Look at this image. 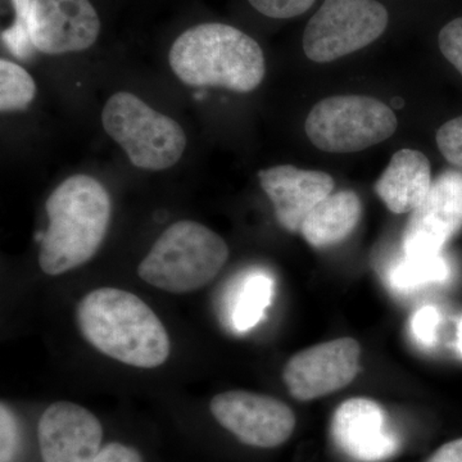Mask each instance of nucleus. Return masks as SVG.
<instances>
[{
    "instance_id": "nucleus-24",
    "label": "nucleus",
    "mask_w": 462,
    "mask_h": 462,
    "mask_svg": "<svg viewBox=\"0 0 462 462\" xmlns=\"http://www.w3.org/2000/svg\"><path fill=\"white\" fill-rule=\"evenodd\" d=\"M249 5L263 16L270 18H293L305 14L315 0H248Z\"/></svg>"
},
{
    "instance_id": "nucleus-14",
    "label": "nucleus",
    "mask_w": 462,
    "mask_h": 462,
    "mask_svg": "<svg viewBox=\"0 0 462 462\" xmlns=\"http://www.w3.org/2000/svg\"><path fill=\"white\" fill-rule=\"evenodd\" d=\"M258 178L273 202L276 220L291 233L300 231L310 212L328 199L336 187L329 173L291 165L263 170L258 172Z\"/></svg>"
},
{
    "instance_id": "nucleus-21",
    "label": "nucleus",
    "mask_w": 462,
    "mask_h": 462,
    "mask_svg": "<svg viewBox=\"0 0 462 462\" xmlns=\"http://www.w3.org/2000/svg\"><path fill=\"white\" fill-rule=\"evenodd\" d=\"M437 144L449 163L462 169V116L448 121L438 130Z\"/></svg>"
},
{
    "instance_id": "nucleus-13",
    "label": "nucleus",
    "mask_w": 462,
    "mask_h": 462,
    "mask_svg": "<svg viewBox=\"0 0 462 462\" xmlns=\"http://www.w3.org/2000/svg\"><path fill=\"white\" fill-rule=\"evenodd\" d=\"M42 462H94L103 428L98 419L72 402L51 404L38 427Z\"/></svg>"
},
{
    "instance_id": "nucleus-23",
    "label": "nucleus",
    "mask_w": 462,
    "mask_h": 462,
    "mask_svg": "<svg viewBox=\"0 0 462 462\" xmlns=\"http://www.w3.org/2000/svg\"><path fill=\"white\" fill-rule=\"evenodd\" d=\"M20 445V430L14 413L5 402L0 406V462H14Z\"/></svg>"
},
{
    "instance_id": "nucleus-2",
    "label": "nucleus",
    "mask_w": 462,
    "mask_h": 462,
    "mask_svg": "<svg viewBox=\"0 0 462 462\" xmlns=\"http://www.w3.org/2000/svg\"><path fill=\"white\" fill-rule=\"evenodd\" d=\"M50 225L39 236V264L56 276L94 257L111 218L108 191L96 179L74 175L54 189L45 205Z\"/></svg>"
},
{
    "instance_id": "nucleus-26",
    "label": "nucleus",
    "mask_w": 462,
    "mask_h": 462,
    "mask_svg": "<svg viewBox=\"0 0 462 462\" xmlns=\"http://www.w3.org/2000/svg\"><path fill=\"white\" fill-rule=\"evenodd\" d=\"M94 462H144L142 455L132 447L121 443H109L100 449Z\"/></svg>"
},
{
    "instance_id": "nucleus-6",
    "label": "nucleus",
    "mask_w": 462,
    "mask_h": 462,
    "mask_svg": "<svg viewBox=\"0 0 462 462\" xmlns=\"http://www.w3.org/2000/svg\"><path fill=\"white\" fill-rule=\"evenodd\" d=\"M397 129L394 112L382 100L365 96L322 99L307 116L312 144L328 153H354L387 141Z\"/></svg>"
},
{
    "instance_id": "nucleus-22",
    "label": "nucleus",
    "mask_w": 462,
    "mask_h": 462,
    "mask_svg": "<svg viewBox=\"0 0 462 462\" xmlns=\"http://www.w3.org/2000/svg\"><path fill=\"white\" fill-rule=\"evenodd\" d=\"M440 324L439 311L433 306H424L413 314L411 333L416 342L422 346H433L438 340V328Z\"/></svg>"
},
{
    "instance_id": "nucleus-18",
    "label": "nucleus",
    "mask_w": 462,
    "mask_h": 462,
    "mask_svg": "<svg viewBox=\"0 0 462 462\" xmlns=\"http://www.w3.org/2000/svg\"><path fill=\"white\" fill-rule=\"evenodd\" d=\"M448 263L442 254L430 256H404L389 269V287L397 293H411L416 289L447 281Z\"/></svg>"
},
{
    "instance_id": "nucleus-4",
    "label": "nucleus",
    "mask_w": 462,
    "mask_h": 462,
    "mask_svg": "<svg viewBox=\"0 0 462 462\" xmlns=\"http://www.w3.org/2000/svg\"><path fill=\"white\" fill-rule=\"evenodd\" d=\"M227 258L229 248L218 234L194 221H179L161 234L138 273L162 291L190 293L216 278Z\"/></svg>"
},
{
    "instance_id": "nucleus-5",
    "label": "nucleus",
    "mask_w": 462,
    "mask_h": 462,
    "mask_svg": "<svg viewBox=\"0 0 462 462\" xmlns=\"http://www.w3.org/2000/svg\"><path fill=\"white\" fill-rule=\"evenodd\" d=\"M102 124L139 169H170L180 161L187 147V135L180 125L127 91H118L108 99Z\"/></svg>"
},
{
    "instance_id": "nucleus-20",
    "label": "nucleus",
    "mask_w": 462,
    "mask_h": 462,
    "mask_svg": "<svg viewBox=\"0 0 462 462\" xmlns=\"http://www.w3.org/2000/svg\"><path fill=\"white\" fill-rule=\"evenodd\" d=\"M32 0H12L16 20L2 32V41L8 51L21 60H29L36 50L29 30V5Z\"/></svg>"
},
{
    "instance_id": "nucleus-8",
    "label": "nucleus",
    "mask_w": 462,
    "mask_h": 462,
    "mask_svg": "<svg viewBox=\"0 0 462 462\" xmlns=\"http://www.w3.org/2000/svg\"><path fill=\"white\" fill-rule=\"evenodd\" d=\"M209 409L221 427L245 445L258 448L282 446L296 428V416L291 407L263 394L225 392L212 398Z\"/></svg>"
},
{
    "instance_id": "nucleus-15",
    "label": "nucleus",
    "mask_w": 462,
    "mask_h": 462,
    "mask_svg": "<svg viewBox=\"0 0 462 462\" xmlns=\"http://www.w3.org/2000/svg\"><path fill=\"white\" fill-rule=\"evenodd\" d=\"M431 188L430 160L419 151L401 149L392 157L375 191L393 214H411Z\"/></svg>"
},
{
    "instance_id": "nucleus-12",
    "label": "nucleus",
    "mask_w": 462,
    "mask_h": 462,
    "mask_svg": "<svg viewBox=\"0 0 462 462\" xmlns=\"http://www.w3.org/2000/svg\"><path fill=\"white\" fill-rule=\"evenodd\" d=\"M331 437L343 454L357 462H382L400 448L384 410L369 398H352L340 404L331 420Z\"/></svg>"
},
{
    "instance_id": "nucleus-16",
    "label": "nucleus",
    "mask_w": 462,
    "mask_h": 462,
    "mask_svg": "<svg viewBox=\"0 0 462 462\" xmlns=\"http://www.w3.org/2000/svg\"><path fill=\"white\" fill-rule=\"evenodd\" d=\"M361 214L363 205L355 191L331 193L310 212L300 233L312 247H331L351 236Z\"/></svg>"
},
{
    "instance_id": "nucleus-7",
    "label": "nucleus",
    "mask_w": 462,
    "mask_h": 462,
    "mask_svg": "<svg viewBox=\"0 0 462 462\" xmlns=\"http://www.w3.org/2000/svg\"><path fill=\"white\" fill-rule=\"evenodd\" d=\"M387 26V9L376 0H325L307 23L303 51L314 62H333L372 44Z\"/></svg>"
},
{
    "instance_id": "nucleus-3",
    "label": "nucleus",
    "mask_w": 462,
    "mask_h": 462,
    "mask_svg": "<svg viewBox=\"0 0 462 462\" xmlns=\"http://www.w3.org/2000/svg\"><path fill=\"white\" fill-rule=\"evenodd\" d=\"M173 74L190 87H217L249 93L263 83V51L236 27L208 23L190 27L173 42L169 54Z\"/></svg>"
},
{
    "instance_id": "nucleus-19",
    "label": "nucleus",
    "mask_w": 462,
    "mask_h": 462,
    "mask_svg": "<svg viewBox=\"0 0 462 462\" xmlns=\"http://www.w3.org/2000/svg\"><path fill=\"white\" fill-rule=\"evenodd\" d=\"M36 96L35 81L23 67L0 60V109L2 112L25 111Z\"/></svg>"
},
{
    "instance_id": "nucleus-17",
    "label": "nucleus",
    "mask_w": 462,
    "mask_h": 462,
    "mask_svg": "<svg viewBox=\"0 0 462 462\" xmlns=\"http://www.w3.org/2000/svg\"><path fill=\"white\" fill-rule=\"evenodd\" d=\"M273 281L263 272H252L236 284L227 300L225 314L230 327L238 333L251 330L263 320L273 302Z\"/></svg>"
},
{
    "instance_id": "nucleus-1",
    "label": "nucleus",
    "mask_w": 462,
    "mask_h": 462,
    "mask_svg": "<svg viewBox=\"0 0 462 462\" xmlns=\"http://www.w3.org/2000/svg\"><path fill=\"white\" fill-rule=\"evenodd\" d=\"M76 316L84 338L120 363L153 369L169 358L165 327L135 294L116 288L96 289L79 303Z\"/></svg>"
},
{
    "instance_id": "nucleus-27",
    "label": "nucleus",
    "mask_w": 462,
    "mask_h": 462,
    "mask_svg": "<svg viewBox=\"0 0 462 462\" xmlns=\"http://www.w3.org/2000/svg\"><path fill=\"white\" fill-rule=\"evenodd\" d=\"M427 462H462V438L438 448Z\"/></svg>"
},
{
    "instance_id": "nucleus-11",
    "label": "nucleus",
    "mask_w": 462,
    "mask_h": 462,
    "mask_svg": "<svg viewBox=\"0 0 462 462\" xmlns=\"http://www.w3.org/2000/svg\"><path fill=\"white\" fill-rule=\"evenodd\" d=\"M462 226V173L447 171L431 182L427 199L411 212L403 233L404 256L442 254Z\"/></svg>"
},
{
    "instance_id": "nucleus-25",
    "label": "nucleus",
    "mask_w": 462,
    "mask_h": 462,
    "mask_svg": "<svg viewBox=\"0 0 462 462\" xmlns=\"http://www.w3.org/2000/svg\"><path fill=\"white\" fill-rule=\"evenodd\" d=\"M440 51L462 75V17L447 23L439 32Z\"/></svg>"
},
{
    "instance_id": "nucleus-28",
    "label": "nucleus",
    "mask_w": 462,
    "mask_h": 462,
    "mask_svg": "<svg viewBox=\"0 0 462 462\" xmlns=\"http://www.w3.org/2000/svg\"><path fill=\"white\" fill-rule=\"evenodd\" d=\"M457 349L458 352H460V355L462 356V319L460 322H458L457 328Z\"/></svg>"
},
{
    "instance_id": "nucleus-9",
    "label": "nucleus",
    "mask_w": 462,
    "mask_h": 462,
    "mask_svg": "<svg viewBox=\"0 0 462 462\" xmlns=\"http://www.w3.org/2000/svg\"><path fill=\"white\" fill-rule=\"evenodd\" d=\"M361 348L354 338H339L303 349L282 372L291 397L311 401L346 387L360 370Z\"/></svg>"
},
{
    "instance_id": "nucleus-10",
    "label": "nucleus",
    "mask_w": 462,
    "mask_h": 462,
    "mask_svg": "<svg viewBox=\"0 0 462 462\" xmlns=\"http://www.w3.org/2000/svg\"><path fill=\"white\" fill-rule=\"evenodd\" d=\"M29 30L36 51L56 56L89 50L100 20L90 0H32Z\"/></svg>"
}]
</instances>
